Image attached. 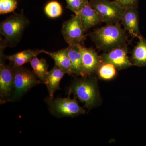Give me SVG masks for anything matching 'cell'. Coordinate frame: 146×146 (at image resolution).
Returning a JSON list of instances; mask_svg holds the SVG:
<instances>
[{
    "label": "cell",
    "instance_id": "obj_1",
    "mask_svg": "<svg viewBox=\"0 0 146 146\" xmlns=\"http://www.w3.org/2000/svg\"><path fill=\"white\" fill-rule=\"evenodd\" d=\"M125 31L118 23L96 29L90 36L98 49L107 52L126 44L127 37Z\"/></svg>",
    "mask_w": 146,
    "mask_h": 146
},
{
    "label": "cell",
    "instance_id": "obj_17",
    "mask_svg": "<svg viewBox=\"0 0 146 146\" xmlns=\"http://www.w3.org/2000/svg\"><path fill=\"white\" fill-rule=\"evenodd\" d=\"M131 60L132 64L136 66L146 65V40L143 37L132 51Z\"/></svg>",
    "mask_w": 146,
    "mask_h": 146
},
{
    "label": "cell",
    "instance_id": "obj_10",
    "mask_svg": "<svg viewBox=\"0 0 146 146\" xmlns=\"http://www.w3.org/2000/svg\"><path fill=\"white\" fill-rule=\"evenodd\" d=\"M82 72L81 77L88 76L96 72L98 68L102 62L94 49L82 46Z\"/></svg>",
    "mask_w": 146,
    "mask_h": 146
},
{
    "label": "cell",
    "instance_id": "obj_5",
    "mask_svg": "<svg viewBox=\"0 0 146 146\" xmlns=\"http://www.w3.org/2000/svg\"><path fill=\"white\" fill-rule=\"evenodd\" d=\"M14 88L9 102L18 101L35 86L41 83L33 71L23 66L15 67Z\"/></svg>",
    "mask_w": 146,
    "mask_h": 146
},
{
    "label": "cell",
    "instance_id": "obj_20",
    "mask_svg": "<svg viewBox=\"0 0 146 146\" xmlns=\"http://www.w3.org/2000/svg\"><path fill=\"white\" fill-rule=\"evenodd\" d=\"M44 12L50 18H56L62 15L63 8L61 5L56 1L50 2L45 6Z\"/></svg>",
    "mask_w": 146,
    "mask_h": 146
},
{
    "label": "cell",
    "instance_id": "obj_3",
    "mask_svg": "<svg viewBox=\"0 0 146 146\" xmlns=\"http://www.w3.org/2000/svg\"><path fill=\"white\" fill-rule=\"evenodd\" d=\"M29 23L28 19L23 13L9 16L1 23L0 33L6 46H15L20 42Z\"/></svg>",
    "mask_w": 146,
    "mask_h": 146
},
{
    "label": "cell",
    "instance_id": "obj_2",
    "mask_svg": "<svg viewBox=\"0 0 146 146\" xmlns=\"http://www.w3.org/2000/svg\"><path fill=\"white\" fill-rule=\"evenodd\" d=\"M71 94H74L88 109L96 106L99 101L96 80L91 76L74 80L69 87L68 95Z\"/></svg>",
    "mask_w": 146,
    "mask_h": 146
},
{
    "label": "cell",
    "instance_id": "obj_4",
    "mask_svg": "<svg viewBox=\"0 0 146 146\" xmlns=\"http://www.w3.org/2000/svg\"><path fill=\"white\" fill-rule=\"evenodd\" d=\"M45 101L50 113L58 117H76L85 114V110L80 106L76 98H71L70 95L65 98L47 97Z\"/></svg>",
    "mask_w": 146,
    "mask_h": 146
},
{
    "label": "cell",
    "instance_id": "obj_11",
    "mask_svg": "<svg viewBox=\"0 0 146 146\" xmlns=\"http://www.w3.org/2000/svg\"><path fill=\"white\" fill-rule=\"evenodd\" d=\"M121 21L124 29L128 32L131 36L139 39L143 37L139 31L138 13L136 8L124 9Z\"/></svg>",
    "mask_w": 146,
    "mask_h": 146
},
{
    "label": "cell",
    "instance_id": "obj_8",
    "mask_svg": "<svg viewBox=\"0 0 146 146\" xmlns=\"http://www.w3.org/2000/svg\"><path fill=\"white\" fill-rule=\"evenodd\" d=\"M0 60V103L10 101L14 88V70L12 64L6 65Z\"/></svg>",
    "mask_w": 146,
    "mask_h": 146
},
{
    "label": "cell",
    "instance_id": "obj_18",
    "mask_svg": "<svg viewBox=\"0 0 146 146\" xmlns=\"http://www.w3.org/2000/svg\"><path fill=\"white\" fill-rule=\"evenodd\" d=\"M33 69V72L36 77L44 84L45 78L48 71L49 66L46 59L44 58L39 59L37 57L33 58L29 62Z\"/></svg>",
    "mask_w": 146,
    "mask_h": 146
},
{
    "label": "cell",
    "instance_id": "obj_7",
    "mask_svg": "<svg viewBox=\"0 0 146 146\" xmlns=\"http://www.w3.org/2000/svg\"><path fill=\"white\" fill-rule=\"evenodd\" d=\"M85 30L80 18L75 15L63 24L61 33L69 46L80 44L85 38Z\"/></svg>",
    "mask_w": 146,
    "mask_h": 146
},
{
    "label": "cell",
    "instance_id": "obj_9",
    "mask_svg": "<svg viewBox=\"0 0 146 146\" xmlns=\"http://www.w3.org/2000/svg\"><path fill=\"white\" fill-rule=\"evenodd\" d=\"M127 45L117 47L100 56L102 62L112 64L118 70H123L133 65L128 56Z\"/></svg>",
    "mask_w": 146,
    "mask_h": 146
},
{
    "label": "cell",
    "instance_id": "obj_23",
    "mask_svg": "<svg viewBox=\"0 0 146 146\" xmlns=\"http://www.w3.org/2000/svg\"><path fill=\"white\" fill-rule=\"evenodd\" d=\"M124 9L130 8H136L138 0H114Z\"/></svg>",
    "mask_w": 146,
    "mask_h": 146
},
{
    "label": "cell",
    "instance_id": "obj_15",
    "mask_svg": "<svg viewBox=\"0 0 146 146\" xmlns=\"http://www.w3.org/2000/svg\"><path fill=\"white\" fill-rule=\"evenodd\" d=\"M43 53L50 56L54 60L55 65L60 68L65 74L72 75V63L67 48L54 52L44 50Z\"/></svg>",
    "mask_w": 146,
    "mask_h": 146
},
{
    "label": "cell",
    "instance_id": "obj_6",
    "mask_svg": "<svg viewBox=\"0 0 146 146\" xmlns=\"http://www.w3.org/2000/svg\"><path fill=\"white\" fill-rule=\"evenodd\" d=\"M90 5L95 9L106 25L119 23L121 21L124 9L115 1L89 0Z\"/></svg>",
    "mask_w": 146,
    "mask_h": 146
},
{
    "label": "cell",
    "instance_id": "obj_16",
    "mask_svg": "<svg viewBox=\"0 0 146 146\" xmlns=\"http://www.w3.org/2000/svg\"><path fill=\"white\" fill-rule=\"evenodd\" d=\"M81 44L69 46L67 48L72 63V75L80 76L82 72Z\"/></svg>",
    "mask_w": 146,
    "mask_h": 146
},
{
    "label": "cell",
    "instance_id": "obj_19",
    "mask_svg": "<svg viewBox=\"0 0 146 146\" xmlns=\"http://www.w3.org/2000/svg\"><path fill=\"white\" fill-rule=\"evenodd\" d=\"M117 68L112 64L102 62L96 71L99 78L102 80H110L117 75Z\"/></svg>",
    "mask_w": 146,
    "mask_h": 146
},
{
    "label": "cell",
    "instance_id": "obj_13",
    "mask_svg": "<svg viewBox=\"0 0 146 146\" xmlns=\"http://www.w3.org/2000/svg\"><path fill=\"white\" fill-rule=\"evenodd\" d=\"M65 74L64 71L56 65L48 72L44 84L46 86L50 98H53L55 92L60 90V81Z\"/></svg>",
    "mask_w": 146,
    "mask_h": 146
},
{
    "label": "cell",
    "instance_id": "obj_14",
    "mask_svg": "<svg viewBox=\"0 0 146 146\" xmlns=\"http://www.w3.org/2000/svg\"><path fill=\"white\" fill-rule=\"evenodd\" d=\"M77 15L80 18L85 31L102 22L98 13L89 2L84 6Z\"/></svg>",
    "mask_w": 146,
    "mask_h": 146
},
{
    "label": "cell",
    "instance_id": "obj_12",
    "mask_svg": "<svg viewBox=\"0 0 146 146\" xmlns=\"http://www.w3.org/2000/svg\"><path fill=\"white\" fill-rule=\"evenodd\" d=\"M44 50H27L16 53L11 55L0 56V60H8L13 66H23L24 64L29 63L33 58L36 57L40 54L42 53Z\"/></svg>",
    "mask_w": 146,
    "mask_h": 146
},
{
    "label": "cell",
    "instance_id": "obj_22",
    "mask_svg": "<svg viewBox=\"0 0 146 146\" xmlns=\"http://www.w3.org/2000/svg\"><path fill=\"white\" fill-rule=\"evenodd\" d=\"M66 7L77 15L82 7L89 2V0H65Z\"/></svg>",
    "mask_w": 146,
    "mask_h": 146
},
{
    "label": "cell",
    "instance_id": "obj_21",
    "mask_svg": "<svg viewBox=\"0 0 146 146\" xmlns=\"http://www.w3.org/2000/svg\"><path fill=\"white\" fill-rule=\"evenodd\" d=\"M16 0H0V14H7L13 12L17 7Z\"/></svg>",
    "mask_w": 146,
    "mask_h": 146
}]
</instances>
